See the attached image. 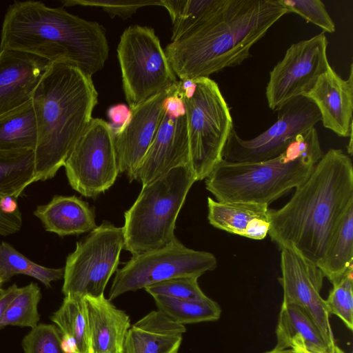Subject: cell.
Segmentation results:
<instances>
[{"instance_id": "484cf974", "label": "cell", "mask_w": 353, "mask_h": 353, "mask_svg": "<svg viewBox=\"0 0 353 353\" xmlns=\"http://www.w3.org/2000/svg\"><path fill=\"white\" fill-rule=\"evenodd\" d=\"M34 179V151L0 150V194L19 197Z\"/></svg>"}, {"instance_id": "7402d4cb", "label": "cell", "mask_w": 353, "mask_h": 353, "mask_svg": "<svg viewBox=\"0 0 353 353\" xmlns=\"http://www.w3.org/2000/svg\"><path fill=\"white\" fill-rule=\"evenodd\" d=\"M46 230L59 236L78 235L91 232L97 225L94 208L76 196H54L34 212Z\"/></svg>"}, {"instance_id": "e0dca14e", "label": "cell", "mask_w": 353, "mask_h": 353, "mask_svg": "<svg viewBox=\"0 0 353 353\" xmlns=\"http://www.w3.org/2000/svg\"><path fill=\"white\" fill-rule=\"evenodd\" d=\"M51 63L25 52L0 50V115L32 100Z\"/></svg>"}, {"instance_id": "ba28073f", "label": "cell", "mask_w": 353, "mask_h": 353, "mask_svg": "<svg viewBox=\"0 0 353 353\" xmlns=\"http://www.w3.org/2000/svg\"><path fill=\"white\" fill-rule=\"evenodd\" d=\"M117 51L130 110L177 81L153 28L129 26L121 35Z\"/></svg>"}, {"instance_id": "5b68a950", "label": "cell", "mask_w": 353, "mask_h": 353, "mask_svg": "<svg viewBox=\"0 0 353 353\" xmlns=\"http://www.w3.org/2000/svg\"><path fill=\"white\" fill-rule=\"evenodd\" d=\"M324 154L312 127L296 135L279 156L256 163L221 160L205 179L216 201L248 202L269 206L301 185Z\"/></svg>"}, {"instance_id": "f35d334b", "label": "cell", "mask_w": 353, "mask_h": 353, "mask_svg": "<svg viewBox=\"0 0 353 353\" xmlns=\"http://www.w3.org/2000/svg\"><path fill=\"white\" fill-rule=\"evenodd\" d=\"M61 345L65 353H79L76 340L69 334H61Z\"/></svg>"}, {"instance_id": "ffe728a7", "label": "cell", "mask_w": 353, "mask_h": 353, "mask_svg": "<svg viewBox=\"0 0 353 353\" xmlns=\"http://www.w3.org/2000/svg\"><path fill=\"white\" fill-rule=\"evenodd\" d=\"M88 318L89 350L92 353L121 351L130 327L128 315L117 308L104 294L84 296Z\"/></svg>"}, {"instance_id": "d6a6232c", "label": "cell", "mask_w": 353, "mask_h": 353, "mask_svg": "<svg viewBox=\"0 0 353 353\" xmlns=\"http://www.w3.org/2000/svg\"><path fill=\"white\" fill-rule=\"evenodd\" d=\"M152 297L163 296L176 299L203 300L208 296L198 283V278L180 276L165 280L144 288Z\"/></svg>"}, {"instance_id": "9c48e42d", "label": "cell", "mask_w": 353, "mask_h": 353, "mask_svg": "<svg viewBox=\"0 0 353 353\" xmlns=\"http://www.w3.org/2000/svg\"><path fill=\"white\" fill-rule=\"evenodd\" d=\"M217 261L214 254L185 246L176 237L164 247L132 256L117 270L108 299L112 301L128 292H134L172 278H199L214 270Z\"/></svg>"}, {"instance_id": "6da1fadb", "label": "cell", "mask_w": 353, "mask_h": 353, "mask_svg": "<svg viewBox=\"0 0 353 353\" xmlns=\"http://www.w3.org/2000/svg\"><path fill=\"white\" fill-rule=\"evenodd\" d=\"M289 11L277 0H214L199 23L164 51L179 80L209 77L241 64Z\"/></svg>"}, {"instance_id": "e575fe53", "label": "cell", "mask_w": 353, "mask_h": 353, "mask_svg": "<svg viewBox=\"0 0 353 353\" xmlns=\"http://www.w3.org/2000/svg\"><path fill=\"white\" fill-rule=\"evenodd\" d=\"M289 12L296 13L307 22L333 33L336 30L334 21L321 0H277Z\"/></svg>"}, {"instance_id": "4dcf8cb0", "label": "cell", "mask_w": 353, "mask_h": 353, "mask_svg": "<svg viewBox=\"0 0 353 353\" xmlns=\"http://www.w3.org/2000/svg\"><path fill=\"white\" fill-rule=\"evenodd\" d=\"M214 0H161L172 21V41L190 32L207 14Z\"/></svg>"}, {"instance_id": "7bdbcfd3", "label": "cell", "mask_w": 353, "mask_h": 353, "mask_svg": "<svg viewBox=\"0 0 353 353\" xmlns=\"http://www.w3.org/2000/svg\"><path fill=\"white\" fill-rule=\"evenodd\" d=\"M88 353H92V352L90 350H89Z\"/></svg>"}, {"instance_id": "74e56055", "label": "cell", "mask_w": 353, "mask_h": 353, "mask_svg": "<svg viewBox=\"0 0 353 353\" xmlns=\"http://www.w3.org/2000/svg\"><path fill=\"white\" fill-rule=\"evenodd\" d=\"M21 288H19L15 283L10 286L6 290L0 291V321L3 318L8 305L19 293Z\"/></svg>"}, {"instance_id": "5bb4252c", "label": "cell", "mask_w": 353, "mask_h": 353, "mask_svg": "<svg viewBox=\"0 0 353 353\" xmlns=\"http://www.w3.org/2000/svg\"><path fill=\"white\" fill-rule=\"evenodd\" d=\"M163 108V118L155 136L132 177L142 186L176 167L189 165L185 108L178 81L165 99Z\"/></svg>"}, {"instance_id": "30bf717a", "label": "cell", "mask_w": 353, "mask_h": 353, "mask_svg": "<svg viewBox=\"0 0 353 353\" xmlns=\"http://www.w3.org/2000/svg\"><path fill=\"white\" fill-rule=\"evenodd\" d=\"M124 246L122 227L103 221L77 243L67 257L62 292L66 296H99L117 271Z\"/></svg>"}, {"instance_id": "60d3db41", "label": "cell", "mask_w": 353, "mask_h": 353, "mask_svg": "<svg viewBox=\"0 0 353 353\" xmlns=\"http://www.w3.org/2000/svg\"><path fill=\"white\" fill-rule=\"evenodd\" d=\"M263 353H295V352L292 349H286L283 350H278L276 349H273L272 350L263 352Z\"/></svg>"}, {"instance_id": "3957f363", "label": "cell", "mask_w": 353, "mask_h": 353, "mask_svg": "<svg viewBox=\"0 0 353 353\" xmlns=\"http://www.w3.org/2000/svg\"><path fill=\"white\" fill-rule=\"evenodd\" d=\"M14 50L64 63L92 77L108 57L103 26L41 1H16L5 15L0 50Z\"/></svg>"}, {"instance_id": "bcb514c9", "label": "cell", "mask_w": 353, "mask_h": 353, "mask_svg": "<svg viewBox=\"0 0 353 353\" xmlns=\"http://www.w3.org/2000/svg\"><path fill=\"white\" fill-rule=\"evenodd\" d=\"M0 288H1V287H0Z\"/></svg>"}, {"instance_id": "7c38bea8", "label": "cell", "mask_w": 353, "mask_h": 353, "mask_svg": "<svg viewBox=\"0 0 353 353\" xmlns=\"http://www.w3.org/2000/svg\"><path fill=\"white\" fill-rule=\"evenodd\" d=\"M277 111V120L252 139H243L233 128L224 146L222 159L232 163H256L274 159L285 150L296 135L321 121L316 106L305 96L292 99Z\"/></svg>"}, {"instance_id": "603a6c76", "label": "cell", "mask_w": 353, "mask_h": 353, "mask_svg": "<svg viewBox=\"0 0 353 353\" xmlns=\"http://www.w3.org/2000/svg\"><path fill=\"white\" fill-rule=\"evenodd\" d=\"M278 350L291 349L294 345H303L314 353H330L333 345L307 312L293 304L282 303L276 329Z\"/></svg>"}, {"instance_id": "d6986e66", "label": "cell", "mask_w": 353, "mask_h": 353, "mask_svg": "<svg viewBox=\"0 0 353 353\" xmlns=\"http://www.w3.org/2000/svg\"><path fill=\"white\" fill-rule=\"evenodd\" d=\"M185 330L160 311H152L130 325L121 353H178Z\"/></svg>"}, {"instance_id": "277c9868", "label": "cell", "mask_w": 353, "mask_h": 353, "mask_svg": "<svg viewBox=\"0 0 353 353\" xmlns=\"http://www.w3.org/2000/svg\"><path fill=\"white\" fill-rule=\"evenodd\" d=\"M37 125L34 181L54 176L92 119L98 93L92 77L52 63L32 98Z\"/></svg>"}, {"instance_id": "2e32d148", "label": "cell", "mask_w": 353, "mask_h": 353, "mask_svg": "<svg viewBox=\"0 0 353 353\" xmlns=\"http://www.w3.org/2000/svg\"><path fill=\"white\" fill-rule=\"evenodd\" d=\"M176 83L131 109L126 125L113 134L119 172L125 173L130 181L151 145L163 118L165 100Z\"/></svg>"}, {"instance_id": "9a60e30c", "label": "cell", "mask_w": 353, "mask_h": 353, "mask_svg": "<svg viewBox=\"0 0 353 353\" xmlns=\"http://www.w3.org/2000/svg\"><path fill=\"white\" fill-rule=\"evenodd\" d=\"M281 250V276L279 281L283 291L282 303L293 304L304 310L324 338L334 344L330 314L325 299L320 294L325 277L323 274L316 265L294 251L286 248Z\"/></svg>"}, {"instance_id": "f1b7e54d", "label": "cell", "mask_w": 353, "mask_h": 353, "mask_svg": "<svg viewBox=\"0 0 353 353\" xmlns=\"http://www.w3.org/2000/svg\"><path fill=\"white\" fill-rule=\"evenodd\" d=\"M26 274L41 281L46 287L63 279L64 268H50L35 263L10 244L0 243V287L16 274Z\"/></svg>"}, {"instance_id": "f546056e", "label": "cell", "mask_w": 353, "mask_h": 353, "mask_svg": "<svg viewBox=\"0 0 353 353\" xmlns=\"http://www.w3.org/2000/svg\"><path fill=\"white\" fill-rule=\"evenodd\" d=\"M41 297L40 288L35 283L21 288L0 321V329L7 325L31 328L37 325L40 319L38 304Z\"/></svg>"}, {"instance_id": "d4e9b609", "label": "cell", "mask_w": 353, "mask_h": 353, "mask_svg": "<svg viewBox=\"0 0 353 353\" xmlns=\"http://www.w3.org/2000/svg\"><path fill=\"white\" fill-rule=\"evenodd\" d=\"M317 267L332 284L353 268V205L341 219Z\"/></svg>"}, {"instance_id": "b9f144b4", "label": "cell", "mask_w": 353, "mask_h": 353, "mask_svg": "<svg viewBox=\"0 0 353 353\" xmlns=\"http://www.w3.org/2000/svg\"><path fill=\"white\" fill-rule=\"evenodd\" d=\"M330 353H345L342 349H341L338 345L334 344L332 348Z\"/></svg>"}, {"instance_id": "44dd1931", "label": "cell", "mask_w": 353, "mask_h": 353, "mask_svg": "<svg viewBox=\"0 0 353 353\" xmlns=\"http://www.w3.org/2000/svg\"><path fill=\"white\" fill-rule=\"evenodd\" d=\"M208 219L213 227L251 239L268 234L270 219L268 205L248 202H223L208 198Z\"/></svg>"}, {"instance_id": "f6af8a7d", "label": "cell", "mask_w": 353, "mask_h": 353, "mask_svg": "<svg viewBox=\"0 0 353 353\" xmlns=\"http://www.w3.org/2000/svg\"><path fill=\"white\" fill-rule=\"evenodd\" d=\"M1 290V288H0V291Z\"/></svg>"}, {"instance_id": "4316f807", "label": "cell", "mask_w": 353, "mask_h": 353, "mask_svg": "<svg viewBox=\"0 0 353 353\" xmlns=\"http://www.w3.org/2000/svg\"><path fill=\"white\" fill-rule=\"evenodd\" d=\"M158 310L173 321L186 324L217 321L221 314L218 303L208 297L203 300H183L153 296Z\"/></svg>"}, {"instance_id": "ee69618b", "label": "cell", "mask_w": 353, "mask_h": 353, "mask_svg": "<svg viewBox=\"0 0 353 353\" xmlns=\"http://www.w3.org/2000/svg\"><path fill=\"white\" fill-rule=\"evenodd\" d=\"M115 353H121V351H119V352H117Z\"/></svg>"}, {"instance_id": "83f0119b", "label": "cell", "mask_w": 353, "mask_h": 353, "mask_svg": "<svg viewBox=\"0 0 353 353\" xmlns=\"http://www.w3.org/2000/svg\"><path fill=\"white\" fill-rule=\"evenodd\" d=\"M50 319L61 334L72 336L77 341L79 353H88L89 336L84 297L68 294Z\"/></svg>"}, {"instance_id": "1f68e13d", "label": "cell", "mask_w": 353, "mask_h": 353, "mask_svg": "<svg viewBox=\"0 0 353 353\" xmlns=\"http://www.w3.org/2000/svg\"><path fill=\"white\" fill-rule=\"evenodd\" d=\"M325 305L329 314H334L342 320L346 327L353 329V268L339 280L332 283Z\"/></svg>"}, {"instance_id": "52a82bcc", "label": "cell", "mask_w": 353, "mask_h": 353, "mask_svg": "<svg viewBox=\"0 0 353 353\" xmlns=\"http://www.w3.org/2000/svg\"><path fill=\"white\" fill-rule=\"evenodd\" d=\"M178 87L185 108L189 165L196 181H201L223 159L232 117L218 84L209 77L179 80Z\"/></svg>"}, {"instance_id": "ac0fdd59", "label": "cell", "mask_w": 353, "mask_h": 353, "mask_svg": "<svg viewBox=\"0 0 353 353\" xmlns=\"http://www.w3.org/2000/svg\"><path fill=\"white\" fill-rule=\"evenodd\" d=\"M304 96L316 106L323 126L341 137L352 134L353 65L343 79L330 65Z\"/></svg>"}, {"instance_id": "836d02e7", "label": "cell", "mask_w": 353, "mask_h": 353, "mask_svg": "<svg viewBox=\"0 0 353 353\" xmlns=\"http://www.w3.org/2000/svg\"><path fill=\"white\" fill-rule=\"evenodd\" d=\"M61 339V333L55 325L39 323L23 337L21 345L24 353H65Z\"/></svg>"}, {"instance_id": "cb8c5ba5", "label": "cell", "mask_w": 353, "mask_h": 353, "mask_svg": "<svg viewBox=\"0 0 353 353\" xmlns=\"http://www.w3.org/2000/svg\"><path fill=\"white\" fill-rule=\"evenodd\" d=\"M37 125L32 101L0 115V150L34 151Z\"/></svg>"}, {"instance_id": "8d00e7d4", "label": "cell", "mask_w": 353, "mask_h": 353, "mask_svg": "<svg viewBox=\"0 0 353 353\" xmlns=\"http://www.w3.org/2000/svg\"><path fill=\"white\" fill-rule=\"evenodd\" d=\"M108 117L113 134L120 132L126 125L131 115L130 108L123 103L116 104L108 109Z\"/></svg>"}, {"instance_id": "8992f818", "label": "cell", "mask_w": 353, "mask_h": 353, "mask_svg": "<svg viewBox=\"0 0 353 353\" xmlns=\"http://www.w3.org/2000/svg\"><path fill=\"white\" fill-rule=\"evenodd\" d=\"M195 181L190 166L183 165L142 186L124 213L123 249L135 256L172 241L177 216Z\"/></svg>"}, {"instance_id": "8fae6325", "label": "cell", "mask_w": 353, "mask_h": 353, "mask_svg": "<svg viewBox=\"0 0 353 353\" xmlns=\"http://www.w3.org/2000/svg\"><path fill=\"white\" fill-rule=\"evenodd\" d=\"M63 166L71 187L81 195L96 198L108 190L119 174L110 123L92 118Z\"/></svg>"}, {"instance_id": "ab89813d", "label": "cell", "mask_w": 353, "mask_h": 353, "mask_svg": "<svg viewBox=\"0 0 353 353\" xmlns=\"http://www.w3.org/2000/svg\"><path fill=\"white\" fill-rule=\"evenodd\" d=\"M291 349H292L295 353H314L306 349L303 345H294Z\"/></svg>"}, {"instance_id": "d590c367", "label": "cell", "mask_w": 353, "mask_h": 353, "mask_svg": "<svg viewBox=\"0 0 353 353\" xmlns=\"http://www.w3.org/2000/svg\"><path fill=\"white\" fill-rule=\"evenodd\" d=\"M65 6H82L101 8L109 16H118L123 19L130 17L137 10L148 6H161V0H64Z\"/></svg>"}, {"instance_id": "7a4b0ae2", "label": "cell", "mask_w": 353, "mask_h": 353, "mask_svg": "<svg viewBox=\"0 0 353 353\" xmlns=\"http://www.w3.org/2000/svg\"><path fill=\"white\" fill-rule=\"evenodd\" d=\"M282 208L270 209L268 234L279 248L321 262L347 209L353 205V165L341 149H330Z\"/></svg>"}, {"instance_id": "4fadbf2b", "label": "cell", "mask_w": 353, "mask_h": 353, "mask_svg": "<svg viewBox=\"0 0 353 353\" xmlns=\"http://www.w3.org/2000/svg\"><path fill=\"white\" fill-rule=\"evenodd\" d=\"M327 39L324 34L292 43L270 72L265 88L268 106L278 110L283 105L310 91L330 65Z\"/></svg>"}]
</instances>
